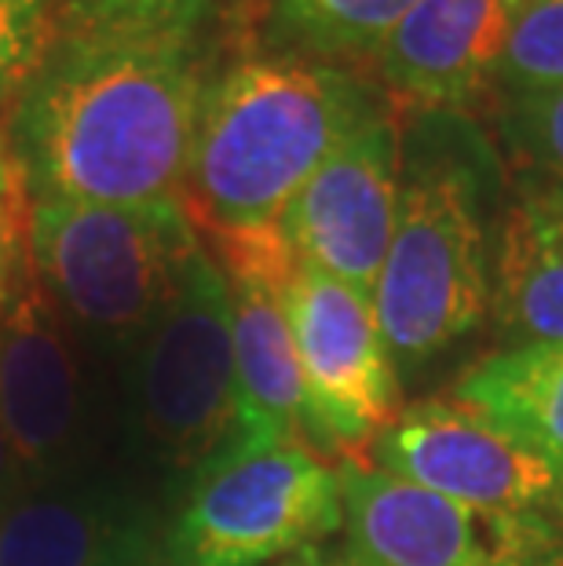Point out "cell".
Wrapping results in <instances>:
<instances>
[{"label":"cell","mask_w":563,"mask_h":566,"mask_svg":"<svg viewBox=\"0 0 563 566\" xmlns=\"http://www.w3.org/2000/svg\"><path fill=\"white\" fill-rule=\"evenodd\" d=\"M206 81L198 33L59 22L4 128L27 198H184Z\"/></svg>","instance_id":"1"},{"label":"cell","mask_w":563,"mask_h":566,"mask_svg":"<svg viewBox=\"0 0 563 566\" xmlns=\"http://www.w3.org/2000/svg\"><path fill=\"white\" fill-rule=\"evenodd\" d=\"M501 150L469 114H403L399 216L374 315L399 380H417L490 322Z\"/></svg>","instance_id":"2"},{"label":"cell","mask_w":563,"mask_h":566,"mask_svg":"<svg viewBox=\"0 0 563 566\" xmlns=\"http://www.w3.org/2000/svg\"><path fill=\"white\" fill-rule=\"evenodd\" d=\"M347 66L301 55H242L206 81L184 205L212 238L282 223L341 136L380 99Z\"/></svg>","instance_id":"3"},{"label":"cell","mask_w":563,"mask_h":566,"mask_svg":"<svg viewBox=\"0 0 563 566\" xmlns=\"http://www.w3.org/2000/svg\"><path fill=\"white\" fill-rule=\"evenodd\" d=\"M27 245L33 274L77 344L125 363L173 300L201 234L184 198L139 209L38 198Z\"/></svg>","instance_id":"4"},{"label":"cell","mask_w":563,"mask_h":566,"mask_svg":"<svg viewBox=\"0 0 563 566\" xmlns=\"http://www.w3.org/2000/svg\"><path fill=\"white\" fill-rule=\"evenodd\" d=\"M122 420L128 453L176 490L234 436L231 293L206 245L190 256L173 300L125 358Z\"/></svg>","instance_id":"5"},{"label":"cell","mask_w":563,"mask_h":566,"mask_svg":"<svg viewBox=\"0 0 563 566\" xmlns=\"http://www.w3.org/2000/svg\"><path fill=\"white\" fill-rule=\"evenodd\" d=\"M344 523L341 475L304 442H223L176 490L165 566H271Z\"/></svg>","instance_id":"6"},{"label":"cell","mask_w":563,"mask_h":566,"mask_svg":"<svg viewBox=\"0 0 563 566\" xmlns=\"http://www.w3.org/2000/svg\"><path fill=\"white\" fill-rule=\"evenodd\" d=\"M0 424L27 486L92 472L85 358L33 274L30 245L0 285Z\"/></svg>","instance_id":"7"},{"label":"cell","mask_w":563,"mask_h":566,"mask_svg":"<svg viewBox=\"0 0 563 566\" xmlns=\"http://www.w3.org/2000/svg\"><path fill=\"white\" fill-rule=\"evenodd\" d=\"M282 296L307 395V446L358 461L403 409L374 300L296 256Z\"/></svg>","instance_id":"8"},{"label":"cell","mask_w":563,"mask_h":566,"mask_svg":"<svg viewBox=\"0 0 563 566\" xmlns=\"http://www.w3.org/2000/svg\"><path fill=\"white\" fill-rule=\"evenodd\" d=\"M352 566H563V523L469 509L363 461H341Z\"/></svg>","instance_id":"9"},{"label":"cell","mask_w":563,"mask_h":566,"mask_svg":"<svg viewBox=\"0 0 563 566\" xmlns=\"http://www.w3.org/2000/svg\"><path fill=\"white\" fill-rule=\"evenodd\" d=\"M403 179V111L385 92L290 201L279 234L296 260L374 300Z\"/></svg>","instance_id":"10"},{"label":"cell","mask_w":563,"mask_h":566,"mask_svg":"<svg viewBox=\"0 0 563 566\" xmlns=\"http://www.w3.org/2000/svg\"><path fill=\"white\" fill-rule=\"evenodd\" d=\"M374 468L469 509L563 523V479L542 457L453 399H421L395 413L369 446Z\"/></svg>","instance_id":"11"},{"label":"cell","mask_w":563,"mask_h":566,"mask_svg":"<svg viewBox=\"0 0 563 566\" xmlns=\"http://www.w3.org/2000/svg\"><path fill=\"white\" fill-rule=\"evenodd\" d=\"M217 263L231 293V347L238 384V424L231 439L242 442H304L307 395L296 344L285 315V274L293 249L274 231L212 238Z\"/></svg>","instance_id":"12"},{"label":"cell","mask_w":563,"mask_h":566,"mask_svg":"<svg viewBox=\"0 0 563 566\" xmlns=\"http://www.w3.org/2000/svg\"><path fill=\"white\" fill-rule=\"evenodd\" d=\"M161 509L122 475L27 486L0 509V566H136L161 559Z\"/></svg>","instance_id":"13"},{"label":"cell","mask_w":563,"mask_h":566,"mask_svg":"<svg viewBox=\"0 0 563 566\" xmlns=\"http://www.w3.org/2000/svg\"><path fill=\"white\" fill-rule=\"evenodd\" d=\"M526 0H417L377 48L385 92L410 111L472 114L494 103L498 63Z\"/></svg>","instance_id":"14"},{"label":"cell","mask_w":563,"mask_h":566,"mask_svg":"<svg viewBox=\"0 0 563 566\" xmlns=\"http://www.w3.org/2000/svg\"><path fill=\"white\" fill-rule=\"evenodd\" d=\"M490 325L501 352L563 344V184L523 165L498 212Z\"/></svg>","instance_id":"15"},{"label":"cell","mask_w":563,"mask_h":566,"mask_svg":"<svg viewBox=\"0 0 563 566\" xmlns=\"http://www.w3.org/2000/svg\"><path fill=\"white\" fill-rule=\"evenodd\" d=\"M453 402L476 409L563 479V344L498 347L461 373Z\"/></svg>","instance_id":"16"},{"label":"cell","mask_w":563,"mask_h":566,"mask_svg":"<svg viewBox=\"0 0 563 566\" xmlns=\"http://www.w3.org/2000/svg\"><path fill=\"white\" fill-rule=\"evenodd\" d=\"M417 0H263L268 52L330 66L374 63Z\"/></svg>","instance_id":"17"},{"label":"cell","mask_w":563,"mask_h":566,"mask_svg":"<svg viewBox=\"0 0 563 566\" xmlns=\"http://www.w3.org/2000/svg\"><path fill=\"white\" fill-rule=\"evenodd\" d=\"M553 88H563V0H526L498 63L494 99Z\"/></svg>","instance_id":"18"},{"label":"cell","mask_w":563,"mask_h":566,"mask_svg":"<svg viewBox=\"0 0 563 566\" xmlns=\"http://www.w3.org/2000/svg\"><path fill=\"white\" fill-rule=\"evenodd\" d=\"M490 117L512 158L563 184V88L494 99Z\"/></svg>","instance_id":"19"},{"label":"cell","mask_w":563,"mask_h":566,"mask_svg":"<svg viewBox=\"0 0 563 566\" xmlns=\"http://www.w3.org/2000/svg\"><path fill=\"white\" fill-rule=\"evenodd\" d=\"M59 30V0H0V111H11Z\"/></svg>","instance_id":"20"},{"label":"cell","mask_w":563,"mask_h":566,"mask_svg":"<svg viewBox=\"0 0 563 566\" xmlns=\"http://www.w3.org/2000/svg\"><path fill=\"white\" fill-rule=\"evenodd\" d=\"M220 0H59V22L70 27H128L201 33Z\"/></svg>","instance_id":"21"},{"label":"cell","mask_w":563,"mask_h":566,"mask_svg":"<svg viewBox=\"0 0 563 566\" xmlns=\"http://www.w3.org/2000/svg\"><path fill=\"white\" fill-rule=\"evenodd\" d=\"M27 220H30V198L22 190L15 161H11L8 136L0 128V252L27 234Z\"/></svg>","instance_id":"22"},{"label":"cell","mask_w":563,"mask_h":566,"mask_svg":"<svg viewBox=\"0 0 563 566\" xmlns=\"http://www.w3.org/2000/svg\"><path fill=\"white\" fill-rule=\"evenodd\" d=\"M22 249H27V234H22L19 242H11L4 252H0V285H4V274L11 271V263H15V256H19ZM22 490H27V479H22V472H19V461H15V453H11V442L4 436V424H0V509L15 501Z\"/></svg>","instance_id":"23"},{"label":"cell","mask_w":563,"mask_h":566,"mask_svg":"<svg viewBox=\"0 0 563 566\" xmlns=\"http://www.w3.org/2000/svg\"><path fill=\"white\" fill-rule=\"evenodd\" d=\"M271 566H352L344 556V548H333V545H311V548H301V552H293V556H285L279 563H271Z\"/></svg>","instance_id":"24"},{"label":"cell","mask_w":563,"mask_h":566,"mask_svg":"<svg viewBox=\"0 0 563 566\" xmlns=\"http://www.w3.org/2000/svg\"><path fill=\"white\" fill-rule=\"evenodd\" d=\"M136 566H165V563H136Z\"/></svg>","instance_id":"25"}]
</instances>
